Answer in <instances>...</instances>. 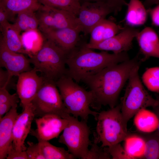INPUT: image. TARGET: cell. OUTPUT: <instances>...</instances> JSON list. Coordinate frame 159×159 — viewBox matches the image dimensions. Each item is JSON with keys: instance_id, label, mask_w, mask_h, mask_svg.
<instances>
[{"instance_id": "obj_1", "label": "cell", "mask_w": 159, "mask_h": 159, "mask_svg": "<svg viewBox=\"0 0 159 159\" xmlns=\"http://www.w3.org/2000/svg\"><path fill=\"white\" fill-rule=\"evenodd\" d=\"M142 62L138 54L131 59L108 66L84 80L82 82L92 95L90 107L98 110L102 106L107 105L110 108L116 106L120 93L132 71Z\"/></svg>"}, {"instance_id": "obj_2", "label": "cell", "mask_w": 159, "mask_h": 159, "mask_svg": "<svg viewBox=\"0 0 159 159\" xmlns=\"http://www.w3.org/2000/svg\"><path fill=\"white\" fill-rule=\"evenodd\" d=\"M82 40L67 54V74L77 83L98 73L110 66L129 60L127 52L118 54L103 51L96 52L87 47Z\"/></svg>"}, {"instance_id": "obj_3", "label": "cell", "mask_w": 159, "mask_h": 159, "mask_svg": "<svg viewBox=\"0 0 159 159\" xmlns=\"http://www.w3.org/2000/svg\"><path fill=\"white\" fill-rule=\"evenodd\" d=\"M64 105L70 115L87 121L90 115L96 120L98 112L90 108L92 95L77 84L72 78L65 74L56 82Z\"/></svg>"}, {"instance_id": "obj_4", "label": "cell", "mask_w": 159, "mask_h": 159, "mask_svg": "<svg viewBox=\"0 0 159 159\" xmlns=\"http://www.w3.org/2000/svg\"><path fill=\"white\" fill-rule=\"evenodd\" d=\"M67 54L52 41L47 39L41 48L29 59L34 68L45 80L56 82L66 74Z\"/></svg>"}, {"instance_id": "obj_5", "label": "cell", "mask_w": 159, "mask_h": 159, "mask_svg": "<svg viewBox=\"0 0 159 159\" xmlns=\"http://www.w3.org/2000/svg\"><path fill=\"white\" fill-rule=\"evenodd\" d=\"M140 65L132 71L124 96L121 98V111L123 124L127 130L129 120L140 110L155 106L158 100L153 98L143 87L138 71Z\"/></svg>"}, {"instance_id": "obj_6", "label": "cell", "mask_w": 159, "mask_h": 159, "mask_svg": "<svg viewBox=\"0 0 159 159\" xmlns=\"http://www.w3.org/2000/svg\"><path fill=\"white\" fill-rule=\"evenodd\" d=\"M120 104L98 113L94 142L101 147H108L124 141L128 133L124 126Z\"/></svg>"}, {"instance_id": "obj_7", "label": "cell", "mask_w": 159, "mask_h": 159, "mask_svg": "<svg viewBox=\"0 0 159 159\" xmlns=\"http://www.w3.org/2000/svg\"><path fill=\"white\" fill-rule=\"evenodd\" d=\"M68 122L59 137L58 142L65 145L68 150L75 158L85 159L92 144L90 139V130L87 121H79L70 115Z\"/></svg>"}, {"instance_id": "obj_8", "label": "cell", "mask_w": 159, "mask_h": 159, "mask_svg": "<svg viewBox=\"0 0 159 159\" xmlns=\"http://www.w3.org/2000/svg\"><path fill=\"white\" fill-rule=\"evenodd\" d=\"M31 103L35 117L54 114L68 119L67 112L55 82L45 80Z\"/></svg>"}, {"instance_id": "obj_9", "label": "cell", "mask_w": 159, "mask_h": 159, "mask_svg": "<svg viewBox=\"0 0 159 159\" xmlns=\"http://www.w3.org/2000/svg\"><path fill=\"white\" fill-rule=\"evenodd\" d=\"M113 9L107 2H85L81 4L77 17L79 26L84 35L89 34L92 28L111 13Z\"/></svg>"}, {"instance_id": "obj_10", "label": "cell", "mask_w": 159, "mask_h": 159, "mask_svg": "<svg viewBox=\"0 0 159 159\" xmlns=\"http://www.w3.org/2000/svg\"><path fill=\"white\" fill-rule=\"evenodd\" d=\"M139 32V29L126 25L116 35L95 44L86 42V45L92 49L111 51L115 54L127 52L132 48L133 39Z\"/></svg>"}, {"instance_id": "obj_11", "label": "cell", "mask_w": 159, "mask_h": 159, "mask_svg": "<svg viewBox=\"0 0 159 159\" xmlns=\"http://www.w3.org/2000/svg\"><path fill=\"white\" fill-rule=\"evenodd\" d=\"M37 72L33 68L18 76L16 85V93L23 110L31 102L44 82L43 77L39 76Z\"/></svg>"}, {"instance_id": "obj_12", "label": "cell", "mask_w": 159, "mask_h": 159, "mask_svg": "<svg viewBox=\"0 0 159 159\" xmlns=\"http://www.w3.org/2000/svg\"><path fill=\"white\" fill-rule=\"evenodd\" d=\"M40 20L41 26L45 29L67 27L80 28L77 17L68 11L44 5Z\"/></svg>"}, {"instance_id": "obj_13", "label": "cell", "mask_w": 159, "mask_h": 159, "mask_svg": "<svg viewBox=\"0 0 159 159\" xmlns=\"http://www.w3.org/2000/svg\"><path fill=\"white\" fill-rule=\"evenodd\" d=\"M24 54L9 49L0 37V67L5 68L11 77H18L22 73L33 68L31 67L29 59Z\"/></svg>"}, {"instance_id": "obj_14", "label": "cell", "mask_w": 159, "mask_h": 159, "mask_svg": "<svg viewBox=\"0 0 159 159\" xmlns=\"http://www.w3.org/2000/svg\"><path fill=\"white\" fill-rule=\"evenodd\" d=\"M37 128L31 132L36 137L48 141L57 137L67 125L68 120L57 115L49 114L35 119Z\"/></svg>"}, {"instance_id": "obj_15", "label": "cell", "mask_w": 159, "mask_h": 159, "mask_svg": "<svg viewBox=\"0 0 159 159\" xmlns=\"http://www.w3.org/2000/svg\"><path fill=\"white\" fill-rule=\"evenodd\" d=\"M35 117L34 107L31 103L17 117L13 126L12 138V144L17 150H26L25 141L30 132Z\"/></svg>"}, {"instance_id": "obj_16", "label": "cell", "mask_w": 159, "mask_h": 159, "mask_svg": "<svg viewBox=\"0 0 159 159\" xmlns=\"http://www.w3.org/2000/svg\"><path fill=\"white\" fill-rule=\"evenodd\" d=\"M46 39L55 44L67 54L72 50L81 41L80 28L50 29L42 32Z\"/></svg>"}, {"instance_id": "obj_17", "label": "cell", "mask_w": 159, "mask_h": 159, "mask_svg": "<svg viewBox=\"0 0 159 159\" xmlns=\"http://www.w3.org/2000/svg\"><path fill=\"white\" fill-rule=\"evenodd\" d=\"M17 107V104L13 106L0 119V159L6 158L8 149L12 142L13 126L19 115Z\"/></svg>"}, {"instance_id": "obj_18", "label": "cell", "mask_w": 159, "mask_h": 159, "mask_svg": "<svg viewBox=\"0 0 159 159\" xmlns=\"http://www.w3.org/2000/svg\"><path fill=\"white\" fill-rule=\"evenodd\" d=\"M143 61L150 57L159 58V38L155 31L146 27L139 32L136 37Z\"/></svg>"}, {"instance_id": "obj_19", "label": "cell", "mask_w": 159, "mask_h": 159, "mask_svg": "<svg viewBox=\"0 0 159 159\" xmlns=\"http://www.w3.org/2000/svg\"><path fill=\"white\" fill-rule=\"evenodd\" d=\"M123 27L118 24L113 17L103 19L91 30L88 44H95L107 39L118 34Z\"/></svg>"}, {"instance_id": "obj_20", "label": "cell", "mask_w": 159, "mask_h": 159, "mask_svg": "<svg viewBox=\"0 0 159 159\" xmlns=\"http://www.w3.org/2000/svg\"><path fill=\"white\" fill-rule=\"evenodd\" d=\"M42 6L37 0H0V6L7 13L9 20H13L16 15L24 11L36 12Z\"/></svg>"}, {"instance_id": "obj_21", "label": "cell", "mask_w": 159, "mask_h": 159, "mask_svg": "<svg viewBox=\"0 0 159 159\" xmlns=\"http://www.w3.org/2000/svg\"><path fill=\"white\" fill-rule=\"evenodd\" d=\"M126 6L127 8L125 19L126 25L134 27L145 23L148 13L140 0H130Z\"/></svg>"}, {"instance_id": "obj_22", "label": "cell", "mask_w": 159, "mask_h": 159, "mask_svg": "<svg viewBox=\"0 0 159 159\" xmlns=\"http://www.w3.org/2000/svg\"><path fill=\"white\" fill-rule=\"evenodd\" d=\"M2 39L7 48L10 50L18 53L28 55L30 57L33 55L24 48L21 39L20 32L13 24L10 23L1 31Z\"/></svg>"}, {"instance_id": "obj_23", "label": "cell", "mask_w": 159, "mask_h": 159, "mask_svg": "<svg viewBox=\"0 0 159 159\" xmlns=\"http://www.w3.org/2000/svg\"><path fill=\"white\" fill-rule=\"evenodd\" d=\"M134 122L138 130L149 133L157 130L159 120L157 115L153 112L145 108L140 110L135 114Z\"/></svg>"}, {"instance_id": "obj_24", "label": "cell", "mask_w": 159, "mask_h": 159, "mask_svg": "<svg viewBox=\"0 0 159 159\" xmlns=\"http://www.w3.org/2000/svg\"><path fill=\"white\" fill-rule=\"evenodd\" d=\"M124 141V148L132 159L143 158L145 143L142 137L128 134Z\"/></svg>"}, {"instance_id": "obj_25", "label": "cell", "mask_w": 159, "mask_h": 159, "mask_svg": "<svg viewBox=\"0 0 159 159\" xmlns=\"http://www.w3.org/2000/svg\"><path fill=\"white\" fill-rule=\"evenodd\" d=\"M45 159H73L74 156L64 148L56 147L48 141L36 137Z\"/></svg>"}, {"instance_id": "obj_26", "label": "cell", "mask_w": 159, "mask_h": 159, "mask_svg": "<svg viewBox=\"0 0 159 159\" xmlns=\"http://www.w3.org/2000/svg\"><path fill=\"white\" fill-rule=\"evenodd\" d=\"M42 5L69 12L77 17L81 4L78 0H37Z\"/></svg>"}, {"instance_id": "obj_27", "label": "cell", "mask_w": 159, "mask_h": 159, "mask_svg": "<svg viewBox=\"0 0 159 159\" xmlns=\"http://www.w3.org/2000/svg\"><path fill=\"white\" fill-rule=\"evenodd\" d=\"M142 137L145 143L143 158L147 159H159V135L155 133Z\"/></svg>"}, {"instance_id": "obj_28", "label": "cell", "mask_w": 159, "mask_h": 159, "mask_svg": "<svg viewBox=\"0 0 159 159\" xmlns=\"http://www.w3.org/2000/svg\"><path fill=\"white\" fill-rule=\"evenodd\" d=\"M142 79L145 85L149 90L159 92V67L147 69L143 75Z\"/></svg>"}, {"instance_id": "obj_29", "label": "cell", "mask_w": 159, "mask_h": 159, "mask_svg": "<svg viewBox=\"0 0 159 159\" xmlns=\"http://www.w3.org/2000/svg\"><path fill=\"white\" fill-rule=\"evenodd\" d=\"M36 12L31 10L24 11L19 13L16 18L23 21L31 29L37 30L39 22Z\"/></svg>"}, {"instance_id": "obj_30", "label": "cell", "mask_w": 159, "mask_h": 159, "mask_svg": "<svg viewBox=\"0 0 159 159\" xmlns=\"http://www.w3.org/2000/svg\"><path fill=\"white\" fill-rule=\"evenodd\" d=\"M85 159H109L111 158L110 155L104 147H99L97 144L93 142L91 145Z\"/></svg>"}, {"instance_id": "obj_31", "label": "cell", "mask_w": 159, "mask_h": 159, "mask_svg": "<svg viewBox=\"0 0 159 159\" xmlns=\"http://www.w3.org/2000/svg\"><path fill=\"white\" fill-rule=\"evenodd\" d=\"M104 148L110 155L111 159H132L120 143Z\"/></svg>"}, {"instance_id": "obj_32", "label": "cell", "mask_w": 159, "mask_h": 159, "mask_svg": "<svg viewBox=\"0 0 159 159\" xmlns=\"http://www.w3.org/2000/svg\"><path fill=\"white\" fill-rule=\"evenodd\" d=\"M38 34L37 30L30 29L24 31L21 35L22 42L25 49L30 53L29 50L32 48L33 42L37 39Z\"/></svg>"}, {"instance_id": "obj_33", "label": "cell", "mask_w": 159, "mask_h": 159, "mask_svg": "<svg viewBox=\"0 0 159 159\" xmlns=\"http://www.w3.org/2000/svg\"><path fill=\"white\" fill-rule=\"evenodd\" d=\"M27 144L26 152L28 159H45L38 143L28 142Z\"/></svg>"}, {"instance_id": "obj_34", "label": "cell", "mask_w": 159, "mask_h": 159, "mask_svg": "<svg viewBox=\"0 0 159 159\" xmlns=\"http://www.w3.org/2000/svg\"><path fill=\"white\" fill-rule=\"evenodd\" d=\"M19 100L17 93L11 94L6 87L0 88V104L8 103L17 104Z\"/></svg>"}, {"instance_id": "obj_35", "label": "cell", "mask_w": 159, "mask_h": 159, "mask_svg": "<svg viewBox=\"0 0 159 159\" xmlns=\"http://www.w3.org/2000/svg\"><path fill=\"white\" fill-rule=\"evenodd\" d=\"M7 159H28L26 150L19 151L13 146L12 143L8 149Z\"/></svg>"}, {"instance_id": "obj_36", "label": "cell", "mask_w": 159, "mask_h": 159, "mask_svg": "<svg viewBox=\"0 0 159 159\" xmlns=\"http://www.w3.org/2000/svg\"><path fill=\"white\" fill-rule=\"evenodd\" d=\"M152 21V24L154 26H159V4L153 8L147 9Z\"/></svg>"}, {"instance_id": "obj_37", "label": "cell", "mask_w": 159, "mask_h": 159, "mask_svg": "<svg viewBox=\"0 0 159 159\" xmlns=\"http://www.w3.org/2000/svg\"><path fill=\"white\" fill-rule=\"evenodd\" d=\"M107 3L113 9L115 14H117L127 4L125 0H107Z\"/></svg>"}, {"instance_id": "obj_38", "label": "cell", "mask_w": 159, "mask_h": 159, "mask_svg": "<svg viewBox=\"0 0 159 159\" xmlns=\"http://www.w3.org/2000/svg\"><path fill=\"white\" fill-rule=\"evenodd\" d=\"M12 77H11L8 72L0 68V88L6 87L9 84Z\"/></svg>"}, {"instance_id": "obj_39", "label": "cell", "mask_w": 159, "mask_h": 159, "mask_svg": "<svg viewBox=\"0 0 159 159\" xmlns=\"http://www.w3.org/2000/svg\"><path fill=\"white\" fill-rule=\"evenodd\" d=\"M8 20L7 13L2 7L0 6V28L1 31L10 24Z\"/></svg>"}, {"instance_id": "obj_40", "label": "cell", "mask_w": 159, "mask_h": 159, "mask_svg": "<svg viewBox=\"0 0 159 159\" xmlns=\"http://www.w3.org/2000/svg\"><path fill=\"white\" fill-rule=\"evenodd\" d=\"M14 24L20 32L22 31H26L31 29L25 22L17 18Z\"/></svg>"}, {"instance_id": "obj_41", "label": "cell", "mask_w": 159, "mask_h": 159, "mask_svg": "<svg viewBox=\"0 0 159 159\" xmlns=\"http://www.w3.org/2000/svg\"><path fill=\"white\" fill-rule=\"evenodd\" d=\"M156 99L158 100V103L156 105L153 107V112L157 115L159 120L158 125L155 134L159 135V96L156 95Z\"/></svg>"}, {"instance_id": "obj_42", "label": "cell", "mask_w": 159, "mask_h": 159, "mask_svg": "<svg viewBox=\"0 0 159 159\" xmlns=\"http://www.w3.org/2000/svg\"><path fill=\"white\" fill-rule=\"evenodd\" d=\"M143 4L145 7L149 8L154 5L159 4V0H145Z\"/></svg>"}, {"instance_id": "obj_43", "label": "cell", "mask_w": 159, "mask_h": 159, "mask_svg": "<svg viewBox=\"0 0 159 159\" xmlns=\"http://www.w3.org/2000/svg\"><path fill=\"white\" fill-rule=\"evenodd\" d=\"M81 4L85 2H95L97 1H103L107 2V0H78Z\"/></svg>"}]
</instances>
